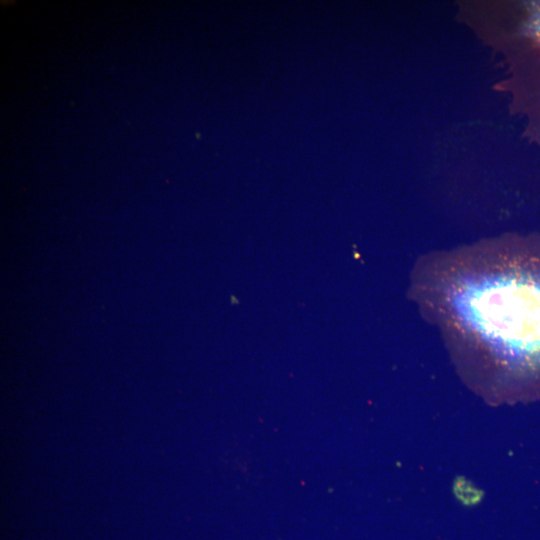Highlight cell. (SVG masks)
I'll return each instance as SVG.
<instances>
[{"label": "cell", "mask_w": 540, "mask_h": 540, "mask_svg": "<svg viewBox=\"0 0 540 540\" xmlns=\"http://www.w3.org/2000/svg\"><path fill=\"white\" fill-rule=\"evenodd\" d=\"M410 296L454 345L540 377V235L507 233L422 255Z\"/></svg>", "instance_id": "1"}, {"label": "cell", "mask_w": 540, "mask_h": 540, "mask_svg": "<svg viewBox=\"0 0 540 540\" xmlns=\"http://www.w3.org/2000/svg\"><path fill=\"white\" fill-rule=\"evenodd\" d=\"M496 45L508 63L505 85L513 108L524 117L525 135L540 146V1L499 5Z\"/></svg>", "instance_id": "2"}]
</instances>
